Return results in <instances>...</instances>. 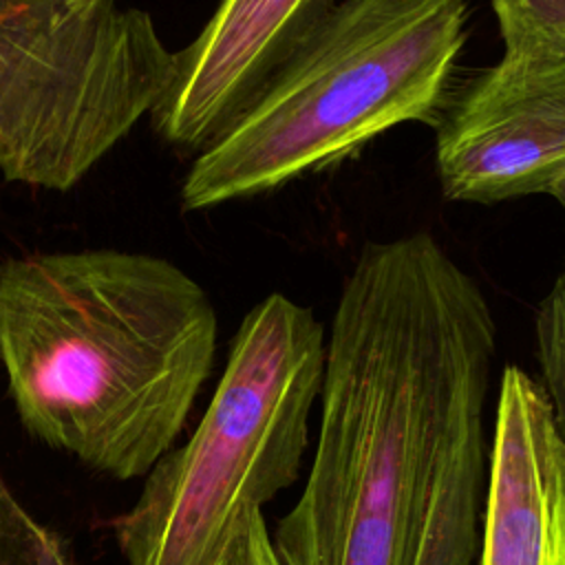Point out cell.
<instances>
[{"label": "cell", "mask_w": 565, "mask_h": 565, "mask_svg": "<svg viewBox=\"0 0 565 565\" xmlns=\"http://www.w3.org/2000/svg\"><path fill=\"white\" fill-rule=\"evenodd\" d=\"M338 0H221L201 33L174 53L150 121L168 143L210 146L256 99Z\"/></svg>", "instance_id": "7"}, {"label": "cell", "mask_w": 565, "mask_h": 565, "mask_svg": "<svg viewBox=\"0 0 565 565\" xmlns=\"http://www.w3.org/2000/svg\"><path fill=\"white\" fill-rule=\"evenodd\" d=\"M0 565H68L62 541L11 492L0 475Z\"/></svg>", "instance_id": "11"}, {"label": "cell", "mask_w": 565, "mask_h": 565, "mask_svg": "<svg viewBox=\"0 0 565 565\" xmlns=\"http://www.w3.org/2000/svg\"><path fill=\"white\" fill-rule=\"evenodd\" d=\"M468 0H340L183 179L188 212L278 190L406 124H437Z\"/></svg>", "instance_id": "3"}, {"label": "cell", "mask_w": 565, "mask_h": 565, "mask_svg": "<svg viewBox=\"0 0 565 565\" xmlns=\"http://www.w3.org/2000/svg\"><path fill=\"white\" fill-rule=\"evenodd\" d=\"M218 320L168 258L77 249L0 265V362L22 426L115 479L146 477L205 384Z\"/></svg>", "instance_id": "2"}, {"label": "cell", "mask_w": 565, "mask_h": 565, "mask_svg": "<svg viewBox=\"0 0 565 565\" xmlns=\"http://www.w3.org/2000/svg\"><path fill=\"white\" fill-rule=\"evenodd\" d=\"M475 565H565V439L514 364L499 382Z\"/></svg>", "instance_id": "8"}, {"label": "cell", "mask_w": 565, "mask_h": 565, "mask_svg": "<svg viewBox=\"0 0 565 565\" xmlns=\"http://www.w3.org/2000/svg\"><path fill=\"white\" fill-rule=\"evenodd\" d=\"M324 340L313 311L285 294L247 311L194 433L115 521L128 565H214L238 521L298 479Z\"/></svg>", "instance_id": "4"}, {"label": "cell", "mask_w": 565, "mask_h": 565, "mask_svg": "<svg viewBox=\"0 0 565 565\" xmlns=\"http://www.w3.org/2000/svg\"><path fill=\"white\" fill-rule=\"evenodd\" d=\"M214 565H280L263 512L252 508L236 525Z\"/></svg>", "instance_id": "12"}, {"label": "cell", "mask_w": 565, "mask_h": 565, "mask_svg": "<svg viewBox=\"0 0 565 565\" xmlns=\"http://www.w3.org/2000/svg\"><path fill=\"white\" fill-rule=\"evenodd\" d=\"M435 128L446 199L552 194L565 179V55L505 51L446 99Z\"/></svg>", "instance_id": "6"}, {"label": "cell", "mask_w": 565, "mask_h": 565, "mask_svg": "<svg viewBox=\"0 0 565 565\" xmlns=\"http://www.w3.org/2000/svg\"><path fill=\"white\" fill-rule=\"evenodd\" d=\"M497 322L426 232L371 241L324 340L309 477L280 565H475Z\"/></svg>", "instance_id": "1"}, {"label": "cell", "mask_w": 565, "mask_h": 565, "mask_svg": "<svg viewBox=\"0 0 565 565\" xmlns=\"http://www.w3.org/2000/svg\"><path fill=\"white\" fill-rule=\"evenodd\" d=\"M552 196H554V199L561 203V207L565 210V179L552 190Z\"/></svg>", "instance_id": "13"}, {"label": "cell", "mask_w": 565, "mask_h": 565, "mask_svg": "<svg viewBox=\"0 0 565 565\" xmlns=\"http://www.w3.org/2000/svg\"><path fill=\"white\" fill-rule=\"evenodd\" d=\"M152 15L124 0H0V174L66 192L166 95Z\"/></svg>", "instance_id": "5"}, {"label": "cell", "mask_w": 565, "mask_h": 565, "mask_svg": "<svg viewBox=\"0 0 565 565\" xmlns=\"http://www.w3.org/2000/svg\"><path fill=\"white\" fill-rule=\"evenodd\" d=\"M505 51L565 55V0H492Z\"/></svg>", "instance_id": "9"}, {"label": "cell", "mask_w": 565, "mask_h": 565, "mask_svg": "<svg viewBox=\"0 0 565 565\" xmlns=\"http://www.w3.org/2000/svg\"><path fill=\"white\" fill-rule=\"evenodd\" d=\"M534 335L541 369L539 384L550 402L554 424L565 439V267L539 302Z\"/></svg>", "instance_id": "10"}]
</instances>
